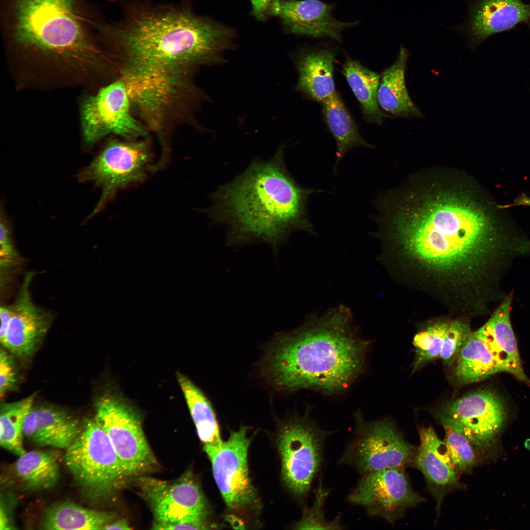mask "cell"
<instances>
[{
    "label": "cell",
    "instance_id": "cell-19",
    "mask_svg": "<svg viewBox=\"0 0 530 530\" xmlns=\"http://www.w3.org/2000/svg\"><path fill=\"white\" fill-rule=\"evenodd\" d=\"M521 24L530 26V2L477 0L471 4L468 20L461 28L472 48H475L490 36Z\"/></svg>",
    "mask_w": 530,
    "mask_h": 530
},
{
    "label": "cell",
    "instance_id": "cell-11",
    "mask_svg": "<svg viewBox=\"0 0 530 530\" xmlns=\"http://www.w3.org/2000/svg\"><path fill=\"white\" fill-rule=\"evenodd\" d=\"M132 105L127 88L119 79L87 97L81 108L86 144L91 145L111 133L128 140L145 136V129L132 115Z\"/></svg>",
    "mask_w": 530,
    "mask_h": 530
},
{
    "label": "cell",
    "instance_id": "cell-24",
    "mask_svg": "<svg viewBox=\"0 0 530 530\" xmlns=\"http://www.w3.org/2000/svg\"><path fill=\"white\" fill-rule=\"evenodd\" d=\"M453 374L460 383L479 382L502 371L485 343L472 332L453 362Z\"/></svg>",
    "mask_w": 530,
    "mask_h": 530
},
{
    "label": "cell",
    "instance_id": "cell-33",
    "mask_svg": "<svg viewBox=\"0 0 530 530\" xmlns=\"http://www.w3.org/2000/svg\"><path fill=\"white\" fill-rule=\"evenodd\" d=\"M315 500L310 508H306L302 517L295 525V529L300 530H340L342 526L340 524V516H337L333 521H328L324 514V504L329 491L322 486L319 480V485L315 490Z\"/></svg>",
    "mask_w": 530,
    "mask_h": 530
},
{
    "label": "cell",
    "instance_id": "cell-27",
    "mask_svg": "<svg viewBox=\"0 0 530 530\" xmlns=\"http://www.w3.org/2000/svg\"><path fill=\"white\" fill-rule=\"evenodd\" d=\"M114 516L110 512L88 509L66 502L48 508L39 526L44 530H103Z\"/></svg>",
    "mask_w": 530,
    "mask_h": 530
},
{
    "label": "cell",
    "instance_id": "cell-13",
    "mask_svg": "<svg viewBox=\"0 0 530 530\" xmlns=\"http://www.w3.org/2000/svg\"><path fill=\"white\" fill-rule=\"evenodd\" d=\"M347 501L368 515L393 524L406 510L425 501L412 488L403 468H388L361 475Z\"/></svg>",
    "mask_w": 530,
    "mask_h": 530
},
{
    "label": "cell",
    "instance_id": "cell-39",
    "mask_svg": "<svg viewBox=\"0 0 530 530\" xmlns=\"http://www.w3.org/2000/svg\"><path fill=\"white\" fill-rule=\"evenodd\" d=\"M12 304L10 306H1L0 308V340L3 338L9 321L13 315Z\"/></svg>",
    "mask_w": 530,
    "mask_h": 530
},
{
    "label": "cell",
    "instance_id": "cell-34",
    "mask_svg": "<svg viewBox=\"0 0 530 530\" xmlns=\"http://www.w3.org/2000/svg\"><path fill=\"white\" fill-rule=\"evenodd\" d=\"M471 333L467 321L459 318L449 320L439 355L444 363H453L458 352Z\"/></svg>",
    "mask_w": 530,
    "mask_h": 530
},
{
    "label": "cell",
    "instance_id": "cell-18",
    "mask_svg": "<svg viewBox=\"0 0 530 530\" xmlns=\"http://www.w3.org/2000/svg\"><path fill=\"white\" fill-rule=\"evenodd\" d=\"M418 432L420 444L416 449L414 463L424 475L435 499L438 516L445 496L465 487L459 481L445 442L438 438L433 428L430 426L421 427Z\"/></svg>",
    "mask_w": 530,
    "mask_h": 530
},
{
    "label": "cell",
    "instance_id": "cell-5",
    "mask_svg": "<svg viewBox=\"0 0 530 530\" xmlns=\"http://www.w3.org/2000/svg\"><path fill=\"white\" fill-rule=\"evenodd\" d=\"M76 4V0H13V42L39 74L79 83L106 70L107 57L85 30Z\"/></svg>",
    "mask_w": 530,
    "mask_h": 530
},
{
    "label": "cell",
    "instance_id": "cell-30",
    "mask_svg": "<svg viewBox=\"0 0 530 530\" xmlns=\"http://www.w3.org/2000/svg\"><path fill=\"white\" fill-rule=\"evenodd\" d=\"M34 398L32 395L15 402L4 403L1 407L0 444L19 456L26 452L23 442V425L33 407Z\"/></svg>",
    "mask_w": 530,
    "mask_h": 530
},
{
    "label": "cell",
    "instance_id": "cell-40",
    "mask_svg": "<svg viewBox=\"0 0 530 530\" xmlns=\"http://www.w3.org/2000/svg\"><path fill=\"white\" fill-rule=\"evenodd\" d=\"M131 529L129 525L125 519H122L117 520L116 521H111L106 526H105L103 530H130Z\"/></svg>",
    "mask_w": 530,
    "mask_h": 530
},
{
    "label": "cell",
    "instance_id": "cell-25",
    "mask_svg": "<svg viewBox=\"0 0 530 530\" xmlns=\"http://www.w3.org/2000/svg\"><path fill=\"white\" fill-rule=\"evenodd\" d=\"M342 66V73L360 104L366 121L381 124L391 117L381 110L378 102L380 76L347 56Z\"/></svg>",
    "mask_w": 530,
    "mask_h": 530
},
{
    "label": "cell",
    "instance_id": "cell-14",
    "mask_svg": "<svg viewBox=\"0 0 530 530\" xmlns=\"http://www.w3.org/2000/svg\"><path fill=\"white\" fill-rule=\"evenodd\" d=\"M506 418L503 401L490 390L468 394L448 403L442 409L440 423L463 434L473 447L483 450L489 447Z\"/></svg>",
    "mask_w": 530,
    "mask_h": 530
},
{
    "label": "cell",
    "instance_id": "cell-1",
    "mask_svg": "<svg viewBox=\"0 0 530 530\" xmlns=\"http://www.w3.org/2000/svg\"><path fill=\"white\" fill-rule=\"evenodd\" d=\"M459 185L430 182L375 205L383 236L405 267L455 298L482 297L503 285L526 241L499 206Z\"/></svg>",
    "mask_w": 530,
    "mask_h": 530
},
{
    "label": "cell",
    "instance_id": "cell-26",
    "mask_svg": "<svg viewBox=\"0 0 530 530\" xmlns=\"http://www.w3.org/2000/svg\"><path fill=\"white\" fill-rule=\"evenodd\" d=\"M320 103L326 123L336 143L335 170L344 156L352 148H373L361 136L357 126L336 91Z\"/></svg>",
    "mask_w": 530,
    "mask_h": 530
},
{
    "label": "cell",
    "instance_id": "cell-31",
    "mask_svg": "<svg viewBox=\"0 0 530 530\" xmlns=\"http://www.w3.org/2000/svg\"><path fill=\"white\" fill-rule=\"evenodd\" d=\"M449 320L434 322L414 336L413 344L415 357L413 371L439 357Z\"/></svg>",
    "mask_w": 530,
    "mask_h": 530
},
{
    "label": "cell",
    "instance_id": "cell-15",
    "mask_svg": "<svg viewBox=\"0 0 530 530\" xmlns=\"http://www.w3.org/2000/svg\"><path fill=\"white\" fill-rule=\"evenodd\" d=\"M251 438L247 427L231 433L219 445L204 444L217 486L228 507L232 509L250 506L256 503L257 494L249 477L247 451Z\"/></svg>",
    "mask_w": 530,
    "mask_h": 530
},
{
    "label": "cell",
    "instance_id": "cell-22",
    "mask_svg": "<svg viewBox=\"0 0 530 530\" xmlns=\"http://www.w3.org/2000/svg\"><path fill=\"white\" fill-rule=\"evenodd\" d=\"M335 57L334 50L325 45L302 50L296 61L298 89L319 103L334 93Z\"/></svg>",
    "mask_w": 530,
    "mask_h": 530
},
{
    "label": "cell",
    "instance_id": "cell-38",
    "mask_svg": "<svg viewBox=\"0 0 530 530\" xmlns=\"http://www.w3.org/2000/svg\"><path fill=\"white\" fill-rule=\"evenodd\" d=\"M6 501L1 500L0 509V530H6L14 529L13 523L12 521L11 510L9 506L10 504H7Z\"/></svg>",
    "mask_w": 530,
    "mask_h": 530
},
{
    "label": "cell",
    "instance_id": "cell-2",
    "mask_svg": "<svg viewBox=\"0 0 530 530\" xmlns=\"http://www.w3.org/2000/svg\"><path fill=\"white\" fill-rule=\"evenodd\" d=\"M104 28L110 47L106 53L118 78L134 99L157 106L192 93L195 71L220 60L236 35L231 28L188 8L147 9Z\"/></svg>",
    "mask_w": 530,
    "mask_h": 530
},
{
    "label": "cell",
    "instance_id": "cell-29",
    "mask_svg": "<svg viewBox=\"0 0 530 530\" xmlns=\"http://www.w3.org/2000/svg\"><path fill=\"white\" fill-rule=\"evenodd\" d=\"M198 436L204 444L219 445L222 440L215 412L209 400L187 377L177 373Z\"/></svg>",
    "mask_w": 530,
    "mask_h": 530
},
{
    "label": "cell",
    "instance_id": "cell-6",
    "mask_svg": "<svg viewBox=\"0 0 530 530\" xmlns=\"http://www.w3.org/2000/svg\"><path fill=\"white\" fill-rule=\"evenodd\" d=\"M64 460L75 482L90 498L110 494L128 477L109 438L95 419L81 426Z\"/></svg>",
    "mask_w": 530,
    "mask_h": 530
},
{
    "label": "cell",
    "instance_id": "cell-36",
    "mask_svg": "<svg viewBox=\"0 0 530 530\" xmlns=\"http://www.w3.org/2000/svg\"><path fill=\"white\" fill-rule=\"evenodd\" d=\"M17 382L15 366L11 357L3 349L0 353V393L2 397Z\"/></svg>",
    "mask_w": 530,
    "mask_h": 530
},
{
    "label": "cell",
    "instance_id": "cell-3",
    "mask_svg": "<svg viewBox=\"0 0 530 530\" xmlns=\"http://www.w3.org/2000/svg\"><path fill=\"white\" fill-rule=\"evenodd\" d=\"M284 146L267 160L256 159L211 195L205 210L213 224L228 228V244L261 242L277 252L295 231L313 233L307 214L310 195L318 190L301 186L285 164Z\"/></svg>",
    "mask_w": 530,
    "mask_h": 530
},
{
    "label": "cell",
    "instance_id": "cell-7",
    "mask_svg": "<svg viewBox=\"0 0 530 530\" xmlns=\"http://www.w3.org/2000/svg\"><path fill=\"white\" fill-rule=\"evenodd\" d=\"M354 435L338 463L361 475L388 468H403L414 463L416 450L390 420L365 421L355 415Z\"/></svg>",
    "mask_w": 530,
    "mask_h": 530
},
{
    "label": "cell",
    "instance_id": "cell-23",
    "mask_svg": "<svg viewBox=\"0 0 530 530\" xmlns=\"http://www.w3.org/2000/svg\"><path fill=\"white\" fill-rule=\"evenodd\" d=\"M408 56L407 50L401 46L396 60L382 72L378 102L382 109L395 116L423 118V114L411 100L406 86L405 72Z\"/></svg>",
    "mask_w": 530,
    "mask_h": 530
},
{
    "label": "cell",
    "instance_id": "cell-37",
    "mask_svg": "<svg viewBox=\"0 0 530 530\" xmlns=\"http://www.w3.org/2000/svg\"><path fill=\"white\" fill-rule=\"evenodd\" d=\"M252 5V13L260 21L265 20L270 16L271 9L277 0H250Z\"/></svg>",
    "mask_w": 530,
    "mask_h": 530
},
{
    "label": "cell",
    "instance_id": "cell-12",
    "mask_svg": "<svg viewBox=\"0 0 530 530\" xmlns=\"http://www.w3.org/2000/svg\"><path fill=\"white\" fill-rule=\"evenodd\" d=\"M141 483L155 518L153 529L173 530L183 524L207 529L205 499L199 484L190 476L171 482L144 477Z\"/></svg>",
    "mask_w": 530,
    "mask_h": 530
},
{
    "label": "cell",
    "instance_id": "cell-17",
    "mask_svg": "<svg viewBox=\"0 0 530 530\" xmlns=\"http://www.w3.org/2000/svg\"><path fill=\"white\" fill-rule=\"evenodd\" d=\"M33 274L26 273L14 303L13 312L5 333L0 340L9 351L20 358L30 356L47 332L52 314L32 301L29 286Z\"/></svg>",
    "mask_w": 530,
    "mask_h": 530
},
{
    "label": "cell",
    "instance_id": "cell-20",
    "mask_svg": "<svg viewBox=\"0 0 530 530\" xmlns=\"http://www.w3.org/2000/svg\"><path fill=\"white\" fill-rule=\"evenodd\" d=\"M513 292H509L491 314L486 322L475 332L485 343L502 371L530 384L523 371L510 314Z\"/></svg>",
    "mask_w": 530,
    "mask_h": 530
},
{
    "label": "cell",
    "instance_id": "cell-21",
    "mask_svg": "<svg viewBox=\"0 0 530 530\" xmlns=\"http://www.w3.org/2000/svg\"><path fill=\"white\" fill-rule=\"evenodd\" d=\"M81 428L79 421L62 409L32 407L24 421L23 433L38 446L66 449Z\"/></svg>",
    "mask_w": 530,
    "mask_h": 530
},
{
    "label": "cell",
    "instance_id": "cell-4",
    "mask_svg": "<svg viewBox=\"0 0 530 530\" xmlns=\"http://www.w3.org/2000/svg\"><path fill=\"white\" fill-rule=\"evenodd\" d=\"M353 326L344 306L310 317L298 329L277 337L266 358L268 376L284 390H344L361 372L368 347Z\"/></svg>",
    "mask_w": 530,
    "mask_h": 530
},
{
    "label": "cell",
    "instance_id": "cell-9",
    "mask_svg": "<svg viewBox=\"0 0 530 530\" xmlns=\"http://www.w3.org/2000/svg\"><path fill=\"white\" fill-rule=\"evenodd\" d=\"M329 434L307 415L281 428L278 445L283 479L296 497L306 498L322 467L325 443Z\"/></svg>",
    "mask_w": 530,
    "mask_h": 530
},
{
    "label": "cell",
    "instance_id": "cell-16",
    "mask_svg": "<svg viewBox=\"0 0 530 530\" xmlns=\"http://www.w3.org/2000/svg\"><path fill=\"white\" fill-rule=\"evenodd\" d=\"M334 5L320 0H277L270 16L280 18L287 32L342 41V31L358 21L344 22L332 15Z\"/></svg>",
    "mask_w": 530,
    "mask_h": 530
},
{
    "label": "cell",
    "instance_id": "cell-41",
    "mask_svg": "<svg viewBox=\"0 0 530 530\" xmlns=\"http://www.w3.org/2000/svg\"><path fill=\"white\" fill-rule=\"evenodd\" d=\"M514 204L517 205H521L530 206V198L523 195L519 197L517 200L515 201Z\"/></svg>",
    "mask_w": 530,
    "mask_h": 530
},
{
    "label": "cell",
    "instance_id": "cell-32",
    "mask_svg": "<svg viewBox=\"0 0 530 530\" xmlns=\"http://www.w3.org/2000/svg\"><path fill=\"white\" fill-rule=\"evenodd\" d=\"M444 442L457 474H467L476 463V455L469 440L454 428L443 424Z\"/></svg>",
    "mask_w": 530,
    "mask_h": 530
},
{
    "label": "cell",
    "instance_id": "cell-28",
    "mask_svg": "<svg viewBox=\"0 0 530 530\" xmlns=\"http://www.w3.org/2000/svg\"><path fill=\"white\" fill-rule=\"evenodd\" d=\"M60 453L48 449L26 451L19 456L15 469L17 476L26 488L40 490L51 488L59 476Z\"/></svg>",
    "mask_w": 530,
    "mask_h": 530
},
{
    "label": "cell",
    "instance_id": "cell-8",
    "mask_svg": "<svg viewBox=\"0 0 530 530\" xmlns=\"http://www.w3.org/2000/svg\"><path fill=\"white\" fill-rule=\"evenodd\" d=\"M152 155L145 141H110L89 165L78 175L82 182L90 181L102 189V195L91 216L102 210L116 192L144 180L154 169Z\"/></svg>",
    "mask_w": 530,
    "mask_h": 530
},
{
    "label": "cell",
    "instance_id": "cell-35",
    "mask_svg": "<svg viewBox=\"0 0 530 530\" xmlns=\"http://www.w3.org/2000/svg\"><path fill=\"white\" fill-rule=\"evenodd\" d=\"M0 228V265L1 269L11 267L17 261L18 255L12 242L11 232L5 217L1 214Z\"/></svg>",
    "mask_w": 530,
    "mask_h": 530
},
{
    "label": "cell",
    "instance_id": "cell-10",
    "mask_svg": "<svg viewBox=\"0 0 530 530\" xmlns=\"http://www.w3.org/2000/svg\"><path fill=\"white\" fill-rule=\"evenodd\" d=\"M95 420L109 438L128 477L136 475L156 463L137 415L117 397L106 395L97 400Z\"/></svg>",
    "mask_w": 530,
    "mask_h": 530
}]
</instances>
